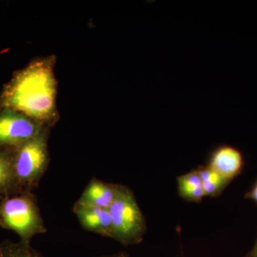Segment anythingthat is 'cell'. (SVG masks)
<instances>
[{"label": "cell", "mask_w": 257, "mask_h": 257, "mask_svg": "<svg viewBox=\"0 0 257 257\" xmlns=\"http://www.w3.org/2000/svg\"><path fill=\"white\" fill-rule=\"evenodd\" d=\"M55 62L54 55L41 57L17 72L2 94L0 103L3 109L21 113L45 127L57 123Z\"/></svg>", "instance_id": "obj_1"}, {"label": "cell", "mask_w": 257, "mask_h": 257, "mask_svg": "<svg viewBox=\"0 0 257 257\" xmlns=\"http://www.w3.org/2000/svg\"><path fill=\"white\" fill-rule=\"evenodd\" d=\"M0 226L15 231L20 242L26 245H30L34 236L47 231L36 197L32 191H23L2 197Z\"/></svg>", "instance_id": "obj_2"}, {"label": "cell", "mask_w": 257, "mask_h": 257, "mask_svg": "<svg viewBox=\"0 0 257 257\" xmlns=\"http://www.w3.org/2000/svg\"><path fill=\"white\" fill-rule=\"evenodd\" d=\"M49 130L13 149V172L16 193L32 191L40 183L49 165Z\"/></svg>", "instance_id": "obj_3"}, {"label": "cell", "mask_w": 257, "mask_h": 257, "mask_svg": "<svg viewBox=\"0 0 257 257\" xmlns=\"http://www.w3.org/2000/svg\"><path fill=\"white\" fill-rule=\"evenodd\" d=\"M108 210L112 224L111 239L124 246L143 241L147 231L146 220L131 189L119 184L116 198Z\"/></svg>", "instance_id": "obj_4"}, {"label": "cell", "mask_w": 257, "mask_h": 257, "mask_svg": "<svg viewBox=\"0 0 257 257\" xmlns=\"http://www.w3.org/2000/svg\"><path fill=\"white\" fill-rule=\"evenodd\" d=\"M48 127L21 113L3 109L0 112V150L15 149L26 143Z\"/></svg>", "instance_id": "obj_5"}, {"label": "cell", "mask_w": 257, "mask_h": 257, "mask_svg": "<svg viewBox=\"0 0 257 257\" xmlns=\"http://www.w3.org/2000/svg\"><path fill=\"white\" fill-rule=\"evenodd\" d=\"M207 166L230 182L242 172L244 160L236 147L221 145L211 152Z\"/></svg>", "instance_id": "obj_6"}, {"label": "cell", "mask_w": 257, "mask_h": 257, "mask_svg": "<svg viewBox=\"0 0 257 257\" xmlns=\"http://www.w3.org/2000/svg\"><path fill=\"white\" fill-rule=\"evenodd\" d=\"M73 211L79 224L87 231L111 238L112 224L109 210L74 204Z\"/></svg>", "instance_id": "obj_7"}, {"label": "cell", "mask_w": 257, "mask_h": 257, "mask_svg": "<svg viewBox=\"0 0 257 257\" xmlns=\"http://www.w3.org/2000/svg\"><path fill=\"white\" fill-rule=\"evenodd\" d=\"M118 188L119 184L93 178L75 203L79 205L108 209L116 198Z\"/></svg>", "instance_id": "obj_8"}, {"label": "cell", "mask_w": 257, "mask_h": 257, "mask_svg": "<svg viewBox=\"0 0 257 257\" xmlns=\"http://www.w3.org/2000/svg\"><path fill=\"white\" fill-rule=\"evenodd\" d=\"M179 196L187 202L199 203L206 197L197 169L177 178Z\"/></svg>", "instance_id": "obj_9"}, {"label": "cell", "mask_w": 257, "mask_h": 257, "mask_svg": "<svg viewBox=\"0 0 257 257\" xmlns=\"http://www.w3.org/2000/svg\"><path fill=\"white\" fill-rule=\"evenodd\" d=\"M13 149L0 150V196L16 193L13 172Z\"/></svg>", "instance_id": "obj_10"}, {"label": "cell", "mask_w": 257, "mask_h": 257, "mask_svg": "<svg viewBox=\"0 0 257 257\" xmlns=\"http://www.w3.org/2000/svg\"><path fill=\"white\" fill-rule=\"evenodd\" d=\"M197 170L202 179L203 189L206 196L217 197L230 183L229 181L208 166L199 167Z\"/></svg>", "instance_id": "obj_11"}, {"label": "cell", "mask_w": 257, "mask_h": 257, "mask_svg": "<svg viewBox=\"0 0 257 257\" xmlns=\"http://www.w3.org/2000/svg\"><path fill=\"white\" fill-rule=\"evenodd\" d=\"M0 257H45L32 248L31 245L5 240L0 243Z\"/></svg>", "instance_id": "obj_12"}, {"label": "cell", "mask_w": 257, "mask_h": 257, "mask_svg": "<svg viewBox=\"0 0 257 257\" xmlns=\"http://www.w3.org/2000/svg\"><path fill=\"white\" fill-rule=\"evenodd\" d=\"M245 198L248 199H251L253 202L257 204V181L256 183L253 184L252 188L250 189L246 194H245Z\"/></svg>", "instance_id": "obj_13"}, {"label": "cell", "mask_w": 257, "mask_h": 257, "mask_svg": "<svg viewBox=\"0 0 257 257\" xmlns=\"http://www.w3.org/2000/svg\"><path fill=\"white\" fill-rule=\"evenodd\" d=\"M95 257H130L128 253L126 252H118L116 253H112V254L103 255V256H95Z\"/></svg>", "instance_id": "obj_14"}, {"label": "cell", "mask_w": 257, "mask_h": 257, "mask_svg": "<svg viewBox=\"0 0 257 257\" xmlns=\"http://www.w3.org/2000/svg\"><path fill=\"white\" fill-rule=\"evenodd\" d=\"M248 257H257V239L254 246H253V249L251 250V252L248 253Z\"/></svg>", "instance_id": "obj_15"}, {"label": "cell", "mask_w": 257, "mask_h": 257, "mask_svg": "<svg viewBox=\"0 0 257 257\" xmlns=\"http://www.w3.org/2000/svg\"><path fill=\"white\" fill-rule=\"evenodd\" d=\"M246 257H248V256H246Z\"/></svg>", "instance_id": "obj_16"}]
</instances>
